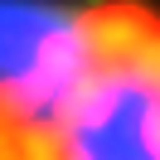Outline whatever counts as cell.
I'll return each mask as SVG.
<instances>
[{
	"label": "cell",
	"mask_w": 160,
	"mask_h": 160,
	"mask_svg": "<svg viewBox=\"0 0 160 160\" xmlns=\"http://www.w3.org/2000/svg\"><path fill=\"white\" fill-rule=\"evenodd\" d=\"M0 160H160L155 0H82L0 68Z\"/></svg>",
	"instance_id": "obj_1"
}]
</instances>
